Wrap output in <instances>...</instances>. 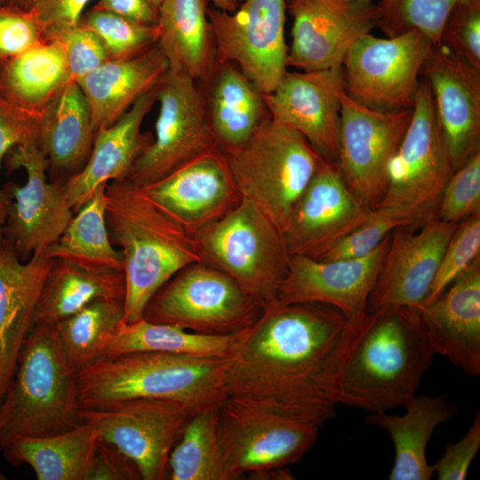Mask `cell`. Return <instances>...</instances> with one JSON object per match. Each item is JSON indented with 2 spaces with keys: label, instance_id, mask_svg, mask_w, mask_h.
<instances>
[{
  "label": "cell",
  "instance_id": "60",
  "mask_svg": "<svg viewBox=\"0 0 480 480\" xmlns=\"http://www.w3.org/2000/svg\"><path fill=\"white\" fill-rule=\"evenodd\" d=\"M4 3V0H0V4Z\"/></svg>",
  "mask_w": 480,
  "mask_h": 480
},
{
  "label": "cell",
  "instance_id": "3",
  "mask_svg": "<svg viewBox=\"0 0 480 480\" xmlns=\"http://www.w3.org/2000/svg\"><path fill=\"white\" fill-rule=\"evenodd\" d=\"M370 314L342 372L337 404L370 413L406 407L436 352L418 308L397 307Z\"/></svg>",
  "mask_w": 480,
  "mask_h": 480
},
{
  "label": "cell",
  "instance_id": "8",
  "mask_svg": "<svg viewBox=\"0 0 480 480\" xmlns=\"http://www.w3.org/2000/svg\"><path fill=\"white\" fill-rule=\"evenodd\" d=\"M264 307L227 274L201 260L184 267L164 283L148 301L142 318L223 336L252 326Z\"/></svg>",
  "mask_w": 480,
  "mask_h": 480
},
{
  "label": "cell",
  "instance_id": "21",
  "mask_svg": "<svg viewBox=\"0 0 480 480\" xmlns=\"http://www.w3.org/2000/svg\"><path fill=\"white\" fill-rule=\"evenodd\" d=\"M421 76L429 83L440 132L455 172L480 152V70L438 44Z\"/></svg>",
  "mask_w": 480,
  "mask_h": 480
},
{
  "label": "cell",
  "instance_id": "58",
  "mask_svg": "<svg viewBox=\"0 0 480 480\" xmlns=\"http://www.w3.org/2000/svg\"><path fill=\"white\" fill-rule=\"evenodd\" d=\"M6 479L5 476L0 471V480Z\"/></svg>",
  "mask_w": 480,
  "mask_h": 480
},
{
  "label": "cell",
  "instance_id": "57",
  "mask_svg": "<svg viewBox=\"0 0 480 480\" xmlns=\"http://www.w3.org/2000/svg\"><path fill=\"white\" fill-rule=\"evenodd\" d=\"M342 1H345V2L372 3V1H374V0H342Z\"/></svg>",
  "mask_w": 480,
  "mask_h": 480
},
{
  "label": "cell",
  "instance_id": "55",
  "mask_svg": "<svg viewBox=\"0 0 480 480\" xmlns=\"http://www.w3.org/2000/svg\"><path fill=\"white\" fill-rule=\"evenodd\" d=\"M35 1L36 0H4V3L23 10H29Z\"/></svg>",
  "mask_w": 480,
  "mask_h": 480
},
{
  "label": "cell",
  "instance_id": "31",
  "mask_svg": "<svg viewBox=\"0 0 480 480\" xmlns=\"http://www.w3.org/2000/svg\"><path fill=\"white\" fill-rule=\"evenodd\" d=\"M208 0H163L158 8L157 44L170 71L196 82L204 79L217 62Z\"/></svg>",
  "mask_w": 480,
  "mask_h": 480
},
{
  "label": "cell",
  "instance_id": "23",
  "mask_svg": "<svg viewBox=\"0 0 480 480\" xmlns=\"http://www.w3.org/2000/svg\"><path fill=\"white\" fill-rule=\"evenodd\" d=\"M142 188L191 235L227 215L243 199L228 159L220 150Z\"/></svg>",
  "mask_w": 480,
  "mask_h": 480
},
{
  "label": "cell",
  "instance_id": "14",
  "mask_svg": "<svg viewBox=\"0 0 480 480\" xmlns=\"http://www.w3.org/2000/svg\"><path fill=\"white\" fill-rule=\"evenodd\" d=\"M193 414L180 402L150 397L82 410L84 423L135 462L141 480L167 479L170 453Z\"/></svg>",
  "mask_w": 480,
  "mask_h": 480
},
{
  "label": "cell",
  "instance_id": "38",
  "mask_svg": "<svg viewBox=\"0 0 480 480\" xmlns=\"http://www.w3.org/2000/svg\"><path fill=\"white\" fill-rule=\"evenodd\" d=\"M218 409L208 408L188 419L170 453L167 479L233 480L219 442Z\"/></svg>",
  "mask_w": 480,
  "mask_h": 480
},
{
  "label": "cell",
  "instance_id": "33",
  "mask_svg": "<svg viewBox=\"0 0 480 480\" xmlns=\"http://www.w3.org/2000/svg\"><path fill=\"white\" fill-rule=\"evenodd\" d=\"M124 271L89 268L55 260L35 314L38 321L58 322L99 300H125Z\"/></svg>",
  "mask_w": 480,
  "mask_h": 480
},
{
  "label": "cell",
  "instance_id": "43",
  "mask_svg": "<svg viewBox=\"0 0 480 480\" xmlns=\"http://www.w3.org/2000/svg\"><path fill=\"white\" fill-rule=\"evenodd\" d=\"M439 44L480 70V0H459L448 14Z\"/></svg>",
  "mask_w": 480,
  "mask_h": 480
},
{
  "label": "cell",
  "instance_id": "19",
  "mask_svg": "<svg viewBox=\"0 0 480 480\" xmlns=\"http://www.w3.org/2000/svg\"><path fill=\"white\" fill-rule=\"evenodd\" d=\"M391 233L371 253L356 259L316 260L291 256L277 300L284 304L319 303L347 319L361 321L388 251Z\"/></svg>",
  "mask_w": 480,
  "mask_h": 480
},
{
  "label": "cell",
  "instance_id": "59",
  "mask_svg": "<svg viewBox=\"0 0 480 480\" xmlns=\"http://www.w3.org/2000/svg\"><path fill=\"white\" fill-rule=\"evenodd\" d=\"M2 239H3V235H2V232H0V243H1Z\"/></svg>",
  "mask_w": 480,
  "mask_h": 480
},
{
  "label": "cell",
  "instance_id": "11",
  "mask_svg": "<svg viewBox=\"0 0 480 480\" xmlns=\"http://www.w3.org/2000/svg\"><path fill=\"white\" fill-rule=\"evenodd\" d=\"M156 90L159 111L155 137L138 156L126 178L140 188L219 150L196 80L168 70Z\"/></svg>",
  "mask_w": 480,
  "mask_h": 480
},
{
  "label": "cell",
  "instance_id": "54",
  "mask_svg": "<svg viewBox=\"0 0 480 480\" xmlns=\"http://www.w3.org/2000/svg\"><path fill=\"white\" fill-rule=\"evenodd\" d=\"M215 8L228 13L237 10L244 0H212Z\"/></svg>",
  "mask_w": 480,
  "mask_h": 480
},
{
  "label": "cell",
  "instance_id": "10",
  "mask_svg": "<svg viewBox=\"0 0 480 480\" xmlns=\"http://www.w3.org/2000/svg\"><path fill=\"white\" fill-rule=\"evenodd\" d=\"M319 427L227 396L218 409V436L233 480L300 462L313 448Z\"/></svg>",
  "mask_w": 480,
  "mask_h": 480
},
{
  "label": "cell",
  "instance_id": "9",
  "mask_svg": "<svg viewBox=\"0 0 480 480\" xmlns=\"http://www.w3.org/2000/svg\"><path fill=\"white\" fill-rule=\"evenodd\" d=\"M438 126L428 81L420 76L412 118L388 168V185L376 208L413 224L435 215L453 173ZM375 208V209H376Z\"/></svg>",
  "mask_w": 480,
  "mask_h": 480
},
{
  "label": "cell",
  "instance_id": "17",
  "mask_svg": "<svg viewBox=\"0 0 480 480\" xmlns=\"http://www.w3.org/2000/svg\"><path fill=\"white\" fill-rule=\"evenodd\" d=\"M336 163L322 158L283 231L290 256L319 260L369 218Z\"/></svg>",
  "mask_w": 480,
  "mask_h": 480
},
{
  "label": "cell",
  "instance_id": "18",
  "mask_svg": "<svg viewBox=\"0 0 480 480\" xmlns=\"http://www.w3.org/2000/svg\"><path fill=\"white\" fill-rule=\"evenodd\" d=\"M293 19L286 66L302 71L340 68L352 44L376 27L375 4L342 0H285Z\"/></svg>",
  "mask_w": 480,
  "mask_h": 480
},
{
  "label": "cell",
  "instance_id": "53",
  "mask_svg": "<svg viewBox=\"0 0 480 480\" xmlns=\"http://www.w3.org/2000/svg\"><path fill=\"white\" fill-rule=\"evenodd\" d=\"M11 204V198L5 190L0 185V232H2L4 226L6 217L8 214L9 207Z\"/></svg>",
  "mask_w": 480,
  "mask_h": 480
},
{
  "label": "cell",
  "instance_id": "13",
  "mask_svg": "<svg viewBox=\"0 0 480 480\" xmlns=\"http://www.w3.org/2000/svg\"><path fill=\"white\" fill-rule=\"evenodd\" d=\"M340 126L337 165L348 188L375 209L388 185L389 162L412 118V108L380 111L365 107L344 90L339 92Z\"/></svg>",
  "mask_w": 480,
  "mask_h": 480
},
{
  "label": "cell",
  "instance_id": "34",
  "mask_svg": "<svg viewBox=\"0 0 480 480\" xmlns=\"http://www.w3.org/2000/svg\"><path fill=\"white\" fill-rule=\"evenodd\" d=\"M69 81L63 50L55 40L0 64V96L35 112L43 113Z\"/></svg>",
  "mask_w": 480,
  "mask_h": 480
},
{
  "label": "cell",
  "instance_id": "20",
  "mask_svg": "<svg viewBox=\"0 0 480 480\" xmlns=\"http://www.w3.org/2000/svg\"><path fill=\"white\" fill-rule=\"evenodd\" d=\"M419 231L410 225L396 228L375 283L366 311L423 304L443 253L459 223L444 222L435 215Z\"/></svg>",
  "mask_w": 480,
  "mask_h": 480
},
{
  "label": "cell",
  "instance_id": "47",
  "mask_svg": "<svg viewBox=\"0 0 480 480\" xmlns=\"http://www.w3.org/2000/svg\"><path fill=\"white\" fill-rule=\"evenodd\" d=\"M43 113L19 107L0 96V166L15 147L37 144Z\"/></svg>",
  "mask_w": 480,
  "mask_h": 480
},
{
  "label": "cell",
  "instance_id": "16",
  "mask_svg": "<svg viewBox=\"0 0 480 480\" xmlns=\"http://www.w3.org/2000/svg\"><path fill=\"white\" fill-rule=\"evenodd\" d=\"M285 12V0H244L232 13L207 8L217 61L234 63L262 93L287 70Z\"/></svg>",
  "mask_w": 480,
  "mask_h": 480
},
{
  "label": "cell",
  "instance_id": "52",
  "mask_svg": "<svg viewBox=\"0 0 480 480\" xmlns=\"http://www.w3.org/2000/svg\"><path fill=\"white\" fill-rule=\"evenodd\" d=\"M247 476L252 480H290L293 478L286 467L252 473Z\"/></svg>",
  "mask_w": 480,
  "mask_h": 480
},
{
  "label": "cell",
  "instance_id": "44",
  "mask_svg": "<svg viewBox=\"0 0 480 480\" xmlns=\"http://www.w3.org/2000/svg\"><path fill=\"white\" fill-rule=\"evenodd\" d=\"M404 225L414 224L385 209H372L365 222L319 260H346L366 256L373 252L396 228Z\"/></svg>",
  "mask_w": 480,
  "mask_h": 480
},
{
  "label": "cell",
  "instance_id": "2",
  "mask_svg": "<svg viewBox=\"0 0 480 480\" xmlns=\"http://www.w3.org/2000/svg\"><path fill=\"white\" fill-rule=\"evenodd\" d=\"M105 218L124 257V322H134L164 283L201 257L193 235L127 179L108 183Z\"/></svg>",
  "mask_w": 480,
  "mask_h": 480
},
{
  "label": "cell",
  "instance_id": "51",
  "mask_svg": "<svg viewBox=\"0 0 480 480\" xmlns=\"http://www.w3.org/2000/svg\"><path fill=\"white\" fill-rule=\"evenodd\" d=\"M146 25H156L158 12L148 0H99L92 7Z\"/></svg>",
  "mask_w": 480,
  "mask_h": 480
},
{
  "label": "cell",
  "instance_id": "24",
  "mask_svg": "<svg viewBox=\"0 0 480 480\" xmlns=\"http://www.w3.org/2000/svg\"><path fill=\"white\" fill-rule=\"evenodd\" d=\"M436 354L466 375L480 374V256L434 301L419 308Z\"/></svg>",
  "mask_w": 480,
  "mask_h": 480
},
{
  "label": "cell",
  "instance_id": "7",
  "mask_svg": "<svg viewBox=\"0 0 480 480\" xmlns=\"http://www.w3.org/2000/svg\"><path fill=\"white\" fill-rule=\"evenodd\" d=\"M201 260L221 270L264 306L277 300L290 254L281 230L245 199L193 235Z\"/></svg>",
  "mask_w": 480,
  "mask_h": 480
},
{
  "label": "cell",
  "instance_id": "46",
  "mask_svg": "<svg viewBox=\"0 0 480 480\" xmlns=\"http://www.w3.org/2000/svg\"><path fill=\"white\" fill-rule=\"evenodd\" d=\"M46 41L31 10L0 4V64Z\"/></svg>",
  "mask_w": 480,
  "mask_h": 480
},
{
  "label": "cell",
  "instance_id": "5",
  "mask_svg": "<svg viewBox=\"0 0 480 480\" xmlns=\"http://www.w3.org/2000/svg\"><path fill=\"white\" fill-rule=\"evenodd\" d=\"M84 423L78 372L65 356L56 324L36 322L0 403V451L19 438L60 434Z\"/></svg>",
  "mask_w": 480,
  "mask_h": 480
},
{
  "label": "cell",
  "instance_id": "28",
  "mask_svg": "<svg viewBox=\"0 0 480 480\" xmlns=\"http://www.w3.org/2000/svg\"><path fill=\"white\" fill-rule=\"evenodd\" d=\"M169 70L157 43L127 59L108 60L76 83L90 108L94 133L115 124Z\"/></svg>",
  "mask_w": 480,
  "mask_h": 480
},
{
  "label": "cell",
  "instance_id": "48",
  "mask_svg": "<svg viewBox=\"0 0 480 480\" xmlns=\"http://www.w3.org/2000/svg\"><path fill=\"white\" fill-rule=\"evenodd\" d=\"M480 447V413L464 436L454 444H446L443 456L434 465L439 480H464Z\"/></svg>",
  "mask_w": 480,
  "mask_h": 480
},
{
  "label": "cell",
  "instance_id": "25",
  "mask_svg": "<svg viewBox=\"0 0 480 480\" xmlns=\"http://www.w3.org/2000/svg\"><path fill=\"white\" fill-rule=\"evenodd\" d=\"M54 261L41 253L23 261L4 237L0 243V403L35 324L39 297Z\"/></svg>",
  "mask_w": 480,
  "mask_h": 480
},
{
  "label": "cell",
  "instance_id": "56",
  "mask_svg": "<svg viewBox=\"0 0 480 480\" xmlns=\"http://www.w3.org/2000/svg\"><path fill=\"white\" fill-rule=\"evenodd\" d=\"M152 7L158 12V8L163 0H148Z\"/></svg>",
  "mask_w": 480,
  "mask_h": 480
},
{
  "label": "cell",
  "instance_id": "37",
  "mask_svg": "<svg viewBox=\"0 0 480 480\" xmlns=\"http://www.w3.org/2000/svg\"><path fill=\"white\" fill-rule=\"evenodd\" d=\"M124 323V300H95L55 322L70 365L78 372L105 357Z\"/></svg>",
  "mask_w": 480,
  "mask_h": 480
},
{
  "label": "cell",
  "instance_id": "40",
  "mask_svg": "<svg viewBox=\"0 0 480 480\" xmlns=\"http://www.w3.org/2000/svg\"><path fill=\"white\" fill-rule=\"evenodd\" d=\"M92 31L104 44L109 60L139 55L157 43L158 28L92 8L79 22Z\"/></svg>",
  "mask_w": 480,
  "mask_h": 480
},
{
  "label": "cell",
  "instance_id": "36",
  "mask_svg": "<svg viewBox=\"0 0 480 480\" xmlns=\"http://www.w3.org/2000/svg\"><path fill=\"white\" fill-rule=\"evenodd\" d=\"M245 330L230 335H204L140 318L122 324L106 356L154 351L197 357L229 358Z\"/></svg>",
  "mask_w": 480,
  "mask_h": 480
},
{
  "label": "cell",
  "instance_id": "32",
  "mask_svg": "<svg viewBox=\"0 0 480 480\" xmlns=\"http://www.w3.org/2000/svg\"><path fill=\"white\" fill-rule=\"evenodd\" d=\"M100 438L84 423L60 434L16 439L2 452L11 465L30 466L38 480H86Z\"/></svg>",
  "mask_w": 480,
  "mask_h": 480
},
{
  "label": "cell",
  "instance_id": "49",
  "mask_svg": "<svg viewBox=\"0 0 480 480\" xmlns=\"http://www.w3.org/2000/svg\"><path fill=\"white\" fill-rule=\"evenodd\" d=\"M86 480H141V476L131 458L100 438Z\"/></svg>",
  "mask_w": 480,
  "mask_h": 480
},
{
  "label": "cell",
  "instance_id": "15",
  "mask_svg": "<svg viewBox=\"0 0 480 480\" xmlns=\"http://www.w3.org/2000/svg\"><path fill=\"white\" fill-rule=\"evenodd\" d=\"M5 156L7 169H24L27 181L3 187L11 204L2 235L26 261L55 242L75 212L61 181L48 180L49 161L37 144L15 147Z\"/></svg>",
  "mask_w": 480,
  "mask_h": 480
},
{
  "label": "cell",
  "instance_id": "35",
  "mask_svg": "<svg viewBox=\"0 0 480 480\" xmlns=\"http://www.w3.org/2000/svg\"><path fill=\"white\" fill-rule=\"evenodd\" d=\"M106 185L73 215L60 237L41 254L89 268L124 271V257L110 242L106 224Z\"/></svg>",
  "mask_w": 480,
  "mask_h": 480
},
{
  "label": "cell",
  "instance_id": "50",
  "mask_svg": "<svg viewBox=\"0 0 480 480\" xmlns=\"http://www.w3.org/2000/svg\"><path fill=\"white\" fill-rule=\"evenodd\" d=\"M91 0H36L30 8L47 36L79 24Z\"/></svg>",
  "mask_w": 480,
  "mask_h": 480
},
{
  "label": "cell",
  "instance_id": "29",
  "mask_svg": "<svg viewBox=\"0 0 480 480\" xmlns=\"http://www.w3.org/2000/svg\"><path fill=\"white\" fill-rule=\"evenodd\" d=\"M397 416L387 412L370 413L365 422L385 430L395 446V463L389 480H428L435 474L427 460V445L436 427L452 419L456 404L446 395L415 396Z\"/></svg>",
  "mask_w": 480,
  "mask_h": 480
},
{
  "label": "cell",
  "instance_id": "12",
  "mask_svg": "<svg viewBox=\"0 0 480 480\" xmlns=\"http://www.w3.org/2000/svg\"><path fill=\"white\" fill-rule=\"evenodd\" d=\"M433 48L432 42L416 30L387 38L365 34L343 60L344 90L375 110L412 108L422 68Z\"/></svg>",
  "mask_w": 480,
  "mask_h": 480
},
{
  "label": "cell",
  "instance_id": "4",
  "mask_svg": "<svg viewBox=\"0 0 480 480\" xmlns=\"http://www.w3.org/2000/svg\"><path fill=\"white\" fill-rule=\"evenodd\" d=\"M228 359L154 351L105 356L78 372L80 406L100 410L150 397L180 402L194 413L220 407L228 396Z\"/></svg>",
  "mask_w": 480,
  "mask_h": 480
},
{
  "label": "cell",
  "instance_id": "39",
  "mask_svg": "<svg viewBox=\"0 0 480 480\" xmlns=\"http://www.w3.org/2000/svg\"><path fill=\"white\" fill-rule=\"evenodd\" d=\"M459 0H379L376 27L387 37L416 30L434 45L439 44L443 25Z\"/></svg>",
  "mask_w": 480,
  "mask_h": 480
},
{
  "label": "cell",
  "instance_id": "1",
  "mask_svg": "<svg viewBox=\"0 0 480 480\" xmlns=\"http://www.w3.org/2000/svg\"><path fill=\"white\" fill-rule=\"evenodd\" d=\"M371 316L348 320L319 303L265 305L228 359V396L322 427L335 417L342 372Z\"/></svg>",
  "mask_w": 480,
  "mask_h": 480
},
{
  "label": "cell",
  "instance_id": "42",
  "mask_svg": "<svg viewBox=\"0 0 480 480\" xmlns=\"http://www.w3.org/2000/svg\"><path fill=\"white\" fill-rule=\"evenodd\" d=\"M480 212V152L457 169L445 184L435 216L459 223Z\"/></svg>",
  "mask_w": 480,
  "mask_h": 480
},
{
  "label": "cell",
  "instance_id": "6",
  "mask_svg": "<svg viewBox=\"0 0 480 480\" xmlns=\"http://www.w3.org/2000/svg\"><path fill=\"white\" fill-rule=\"evenodd\" d=\"M227 157L242 198L282 233L323 158L301 133L269 116Z\"/></svg>",
  "mask_w": 480,
  "mask_h": 480
},
{
  "label": "cell",
  "instance_id": "45",
  "mask_svg": "<svg viewBox=\"0 0 480 480\" xmlns=\"http://www.w3.org/2000/svg\"><path fill=\"white\" fill-rule=\"evenodd\" d=\"M47 40L60 44L70 79L76 82L109 60L98 36L80 23L48 36Z\"/></svg>",
  "mask_w": 480,
  "mask_h": 480
},
{
  "label": "cell",
  "instance_id": "22",
  "mask_svg": "<svg viewBox=\"0 0 480 480\" xmlns=\"http://www.w3.org/2000/svg\"><path fill=\"white\" fill-rule=\"evenodd\" d=\"M342 68L285 71L274 90L263 93L269 116L301 133L324 158L337 163L340 126L339 92Z\"/></svg>",
  "mask_w": 480,
  "mask_h": 480
},
{
  "label": "cell",
  "instance_id": "41",
  "mask_svg": "<svg viewBox=\"0 0 480 480\" xmlns=\"http://www.w3.org/2000/svg\"><path fill=\"white\" fill-rule=\"evenodd\" d=\"M480 256V212L459 222L441 258L428 293L421 306L437 299Z\"/></svg>",
  "mask_w": 480,
  "mask_h": 480
},
{
  "label": "cell",
  "instance_id": "27",
  "mask_svg": "<svg viewBox=\"0 0 480 480\" xmlns=\"http://www.w3.org/2000/svg\"><path fill=\"white\" fill-rule=\"evenodd\" d=\"M196 83L218 149L231 156L269 116L263 93L228 61H217L210 74Z\"/></svg>",
  "mask_w": 480,
  "mask_h": 480
},
{
  "label": "cell",
  "instance_id": "30",
  "mask_svg": "<svg viewBox=\"0 0 480 480\" xmlns=\"http://www.w3.org/2000/svg\"><path fill=\"white\" fill-rule=\"evenodd\" d=\"M94 138L87 100L71 80L43 111L38 147L49 161L50 180L63 181L78 172Z\"/></svg>",
  "mask_w": 480,
  "mask_h": 480
},
{
  "label": "cell",
  "instance_id": "26",
  "mask_svg": "<svg viewBox=\"0 0 480 480\" xmlns=\"http://www.w3.org/2000/svg\"><path fill=\"white\" fill-rule=\"evenodd\" d=\"M156 88L142 94L115 124L99 131L85 164L61 181L74 212L100 186L126 179L138 156L152 141V135L141 132L140 127L145 116L156 102Z\"/></svg>",
  "mask_w": 480,
  "mask_h": 480
}]
</instances>
